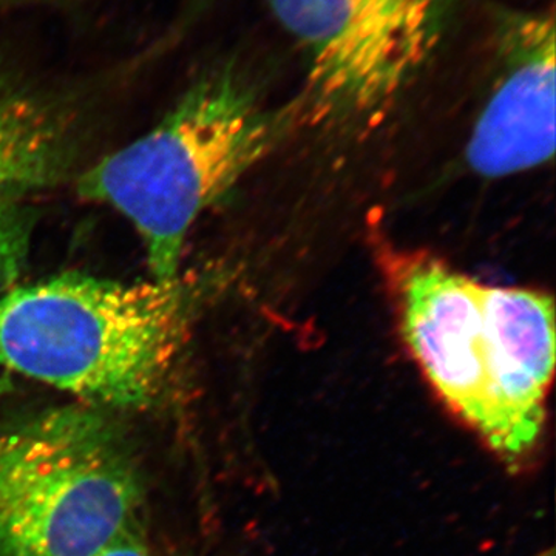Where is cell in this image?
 Here are the masks:
<instances>
[{
  "label": "cell",
  "mask_w": 556,
  "mask_h": 556,
  "mask_svg": "<svg viewBox=\"0 0 556 556\" xmlns=\"http://www.w3.org/2000/svg\"><path fill=\"white\" fill-rule=\"evenodd\" d=\"M3 448H5V437H0V456H2Z\"/></svg>",
  "instance_id": "10"
},
{
  "label": "cell",
  "mask_w": 556,
  "mask_h": 556,
  "mask_svg": "<svg viewBox=\"0 0 556 556\" xmlns=\"http://www.w3.org/2000/svg\"><path fill=\"white\" fill-rule=\"evenodd\" d=\"M308 62L318 119L375 123L433 58L457 0H268Z\"/></svg>",
  "instance_id": "5"
},
{
  "label": "cell",
  "mask_w": 556,
  "mask_h": 556,
  "mask_svg": "<svg viewBox=\"0 0 556 556\" xmlns=\"http://www.w3.org/2000/svg\"><path fill=\"white\" fill-rule=\"evenodd\" d=\"M276 123L233 67L200 76L149 134L79 179L84 199L118 211L144 243L153 280L178 277L200 215L268 155Z\"/></svg>",
  "instance_id": "3"
},
{
  "label": "cell",
  "mask_w": 556,
  "mask_h": 556,
  "mask_svg": "<svg viewBox=\"0 0 556 556\" xmlns=\"http://www.w3.org/2000/svg\"><path fill=\"white\" fill-rule=\"evenodd\" d=\"M535 556H555V552L554 548H548V551L541 552V554Z\"/></svg>",
  "instance_id": "9"
},
{
  "label": "cell",
  "mask_w": 556,
  "mask_h": 556,
  "mask_svg": "<svg viewBox=\"0 0 556 556\" xmlns=\"http://www.w3.org/2000/svg\"><path fill=\"white\" fill-rule=\"evenodd\" d=\"M193 325L188 281L65 274L0 287V368L108 409L174 394Z\"/></svg>",
  "instance_id": "2"
},
{
  "label": "cell",
  "mask_w": 556,
  "mask_h": 556,
  "mask_svg": "<svg viewBox=\"0 0 556 556\" xmlns=\"http://www.w3.org/2000/svg\"><path fill=\"white\" fill-rule=\"evenodd\" d=\"M142 482L101 408L50 409L7 434L0 556H94L137 518Z\"/></svg>",
  "instance_id": "4"
},
{
  "label": "cell",
  "mask_w": 556,
  "mask_h": 556,
  "mask_svg": "<svg viewBox=\"0 0 556 556\" xmlns=\"http://www.w3.org/2000/svg\"><path fill=\"white\" fill-rule=\"evenodd\" d=\"M94 556H150L137 518Z\"/></svg>",
  "instance_id": "8"
},
{
  "label": "cell",
  "mask_w": 556,
  "mask_h": 556,
  "mask_svg": "<svg viewBox=\"0 0 556 556\" xmlns=\"http://www.w3.org/2000/svg\"><path fill=\"white\" fill-rule=\"evenodd\" d=\"M76 150L67 100L0 54V287L20 278L36 203L67 177Z\"/></svg>",
  "instance_id": "7"
},
{
  "label": "cell",
  "mask_w": 556,
  "mask_h": 556,
  "mask_svg": "<svg viewBox=\"0 0 556 556\" xmlns=\"http://www.w3.org/2000/svg\"><path fill=\"white\" fill-rule=\"evenodd\" d=\"M555 13L510 11L497 21V76L477 121L468 163L489 178L554 159Z\"/></svg>",
  "instance_id": "6"
},
{
  "label": "cell",
  "mask_w": 556,
  "mask_h": 556,
  "mask_svg": "<svg viewBox=\"0 0 556 556\" xmlns=\"http://www.w3.org/2000/svg\"><path fill=\"white\" fill-rule=\"evenodd\" d=\"M405 342L460 419L508 466L536 448L555 368V309L536 289L490 287L424 254L390 262Z\"/></svg>",
  "instance_id": "1"
}]
</instances>
